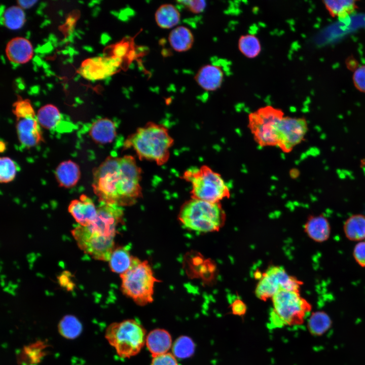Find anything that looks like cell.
I'll list each match as a JSON object with an SVG mask.
<instances>
[{
  "instance_id": "cell-1",
  "label": "cell",
  "mask_w": 365,
  "mask_h": 365,
  "mask_svg": "<svg viewBox=\"0 0 365 365\" xmlns=\"http://www.w3.org/2000/svg\"><path fill=\"white\" fill-rule=\"evenodd\" d=\"M142 170L132 156H111L93 170L92 188L99 202L130 206L142 195Z\"/></svg>"
},
{
  "instance_id": "cell-2",
  "label": "cell",
  "mask_w": 365,
  "mask_h": 365,
  "mask_svg": "<svg viewBox=\"0 0 365 365\" xmlns=\"http://www.w3.org/2000/svg\"><path fill=\"white\" fill-rule=\"evenodd\" d=\"M95 220L87 226L78 225L71 231L78 246L92 258L108 261L114 250L117 226L123 209L116 204L100 202Z\"/></svg>"
},
{
  "instance_id": "cell-3",
  "label": "cell",
  "mask_w": 365,
  "mask_h": 365,
  "mask_svg": "<svg viewBox=\"0 0 365 365\" xmlns=\"http://www.w3.org/2000/svg\"><path fill=\"white\" fill-rule=\"evenodd\" d=\"M173 144L174 139L166 126L148 122L127 137L123 147L132 148L140 160L154 161L161 166L168 161Z\"/></svg>"
},
{
  "instance_id": "cell-4",
  "label": "cell",
  "mask_w": 365,
  "mask_h": 365,
  "mask_svg": "<svg viewBox=\"0 0 365 365\" xmlns=\"http://www.w3.org/2000/svg\"><path fill=\"white\" fill-rule=\"evenodd\" d=\"M178 220L186 228L199 232L218 231L226 221V214L219 203L191 199L183 204Z\"/></svg>"
},
{
  "instance_id": "cell-5",
  "label": "cell",
  "mask_w": 365,
  "mask_h": 365,
  "mask_svg": "<svg viewBox=\"0 0 365 365\" xmlns=\"http://www.w3.org/2000/svg\"><path fill=\"white\" fill-rule=\"evenodd\" d=\"M121 278L122 293L136 304L144 306L153 301L155 284L159 280L147 261L133 257L130 268Z\"/></svg>"
},
{
  "instance_id": "cell-6",
  "label": "cell",
  "mask_w": 365,
  "mask_h": 365,
  "mask_svg": "<svg viewBox=\"0 0 365 365\" xmlns=\"http://www.w3.org/2000/svg\"><path fill=\"white\" fill-rule=\"evenodd\" d=\"M182 178L191 184V199L220 203L230 196L229 188L220 174L207 166L190 168L184 173Z\"/></svg>"
},
{
  "instance_id": "cell-7",
  "label": "cell",
  "mask_w": 365,
  "mask_h": 365,
  "mask_svg": "<svg viewBox=\"0 0 365 365\" xmlns=\"http://www.w3.org/2000/svg\"><path fill=\"white\" fill-rule=\"evenodd\" d=\"M105 337L120 357L130 358L140 352L145 343L147 335L139 322L128 319L110 324Z\"/></svg>"
},
{
  "instance_id": "cell-8",
  "label": "cell",
  "mask_w": 365,
  "mask_h": 365,
  "mask_svg": "<svg viewBox=\"0 0 365 365\" xmlns=\"http://www.w3.org/2000/svg\"><path fill=\"white\" fill-rule=\"evenodd\" d=\"M272 301L271 321L276 327L302 324L312 308L299 291H280L272 298Z\"/></svg>"
},
{
  "instance_id": "cell-9",
  "label": "cell",
  "mask_w": 365,
  "mask_h": 365,
  "mask_svg": "<svg viewBox=\"0 0 365 365\" xmlns=\"http://www.w3.org/2000/svg\"><path fill=\"white\" fill-rule=\"evenodd\" d=\"M284 113L271 105L262 107L248 116V127L262 147L277 146V127Z\"/></svg>"
},
{
  "instance_id": "cell-10",
  "label": "cell",
  "mask_w": 365,
  "mask_h": 365,
  "mask_svg": "<svg viewBox=\"0 0 365 365\" xmlns=\"http://www.w3.org/2000/svg\"><path fill=\"white\" fill-rule=\"evenodd\" d=\"M301 284L300 281L288 274L283 267L272 266L263 274L255 293L259 299L266 301L281 290L299 291Z\"/></svg>"
},
{
  "instance_id": "cell-11",
  "label": "cell",
  "mask_w": 365,
  "mask_h": 365,
  "mask_svg": "<svg viewBox=\"0 0 365 365\" xmlns=\"http://www.w3.org/2000/svg\"><path fill=\"white\" fill-rule=\"evenodd\" d=\"M308 131L304 118L284 116L277 127V145L284 152H289L303 139Z\"/></svg>"
},
{
  "instance_id": "cell-12",
  "label": "cell",
  "mask_w": 365,
  "mask_h": 365,
  "mask_svg": "<svg viewBox=\"0 0 365 365\" xmlns=\"http://www.w3.org/2000/svg\"><path fill=\"white\" fill-rule=\"evenodd\" d=\"M122 62L111 56L88 58L82 63L79 73L88 80H103L116 72Z\"/></svg>"
},
{
  "instance_id": "cell-13",
  "label": "cell",
  "mask_w": 365,
  "mask_h": 365,
  "mask_svg": "<svg viewBox=\"0 0 365 365\" xmlns=\"http://www.w3.org/2000/svg\"><path fill=\"white\" fill-rule=\"evenodd\" d=\"M18 140L24 148H30L44 141L36 115L16 118Z\"/></svg>"
},
{
  "instance_id": "cell-14",
  "label": "cell",
  "mask_w": 365,
  "mask_h": 365,
  "mask_svg": "<svg viewBox=\"0 0 365 365\" xmlns=\"http://www.w3.org/2000/svg\"><path fill=\"white\" fill-rule=\"evenodd\" d=\"M68 211L76 221L82 226H87L96 218L97 208L92 200L86 195H81L79 199L72 200Z\"/></svg>"
},
{
  "instance_id": "cell-15",
  "label": "cell",
  "mask_w": 365,
  "mask_h": 365,
  "mask_svg": "<svg viewBox=\"0 0 365 365\" xmlns=\"http://www.w3.org/2000/svg\"><path fill=\"white\" fill-rule=\"evenodd\" d=\"M198 85L207 91H214L222 86L224 72L219 65L207 64L202 66L194 77Z\"/></svg>"
},
{
  "instance_id": "cell-16",
  "label": "cell",
  "mask_w": 365,
  "mask_h": 365,
  "mask_svg": "<svg viewBox=\"0 0 365 365\" xmlns=\"http://www.w3.org/2000/svg\"><path fill=\"white\" fill-rule=\"evenodd\" d=\"M36 117L40 125L48 130L66 132L72 130L63 125L64 121L62 116L58 108L53 104L41 107L37 112Z\"/></svg>"
},
{
  "instance_id": "cell-17",
  "label": "cell",
  "mask_w": 365,
  "mask_h": 365,
  "mask_svg": "<svg viewBox=\"0 0 365 365\" xmlns=\"http://www.w3.org/2000/svg\"><path fill=\"white\" fill-rule=\"evenodd\" d=\"M117 125L111 119L101 118L90 126L89 135L96 143L105 144L112 142L117 135Z\"/></svg>"
},
{
  "instance_id": "cell-18",
  "label": "cell",
  "mask_w": 365,
  "mask_h": 365,
  "mask_svg": "<svg viewBox=\"0 0 365 365\" xmlns=\"http://www.w3.org/2000/svg\"><path fill=\"white\" fill-rule=\"evenodd\" d=\"M33 54V47L31 43L23 37H16L11 39L6 46V56L9 61L14 63H25L31 60Z\"/></svg>"
},
{
  "instance_id": "cell-19",
  "label": "cell",
  "mask_w": 365,
  "mask_h": 365,
  "mask_svg": "<svg viewBox=\"0 0 365 365\" xmlns=\"http://www.w3.org/2000/svg\"><path fill=\"white\" fill-rule=\"evenodd\" d=\"M145 344L153 357L168 352L172 348V338L166 330L156 328L147 335Z\"/></svg>"
},
{
  "instance_id": "cell-20",
  "label": "cell",
  "mask_w": 365,
  "mask_h": 365,
  "mask_svg": "<svg viewBox=\"0 0 365 365\" xmlns=\"http://www.w3.org/2000/svg\"><path fill=\"white\" fill-rule=\"evenodd\" d=\"M304 231L311 239L317 242H322L328 239L331 227L327 219L324 215H311L304 225Z\"/></svg>"
},
{
  "instance_id": "cell-21",
  "label": "cell",
  "mask_w": 365,
  "mask_h": 365,
  "mask_svg": "<svg viewBox=\"0 0 365 365\" xmlns=\"http://www.w3.org/2000/svg\"><path fill=\"white\" fill-rule=\"evenodd\" d=\"M55 175L59 186L70 188L75 186L79 181L81 176L80 169L75 162L65 161L58 165Z\"/></svg>"
},
{
  "instance_id": "cell-22",
  "label": "cell",
  "mask_w": 365,
  "mask_h": 365,
  "mask_svg": "<svg viewBox=\"0 0 365 365\" xmlns=\"http://www.w3.org/2000/svg\"><path fill=\"white\" fill-rule=\"evenodd\" d=\"M168 42L174 50L183 52L188 51L192 47L194 38L189 28L184 26H178L169 33Z\"/></svg>"
},
{
  "instance_id": "cell-23",
  "label": "cell",
  "mask_w": 365,
  "mask_h": 365,
  "mask_svg": "<svg viewBox=\"0 0 365 365\" xmlns=\"http://www.w3.org/2000/svg\"><path fill=\"white\" fill-rule=\"evenodd\" d=\"M180 17L178 10L170 4L161 5L155 14L157 24L163 29H169L175 26L179 23Z\"/></svg>"
},
{
  "instance_id": "cell-24",
  "label": "cell",
  "mask_w": 365,
  "mask_h": 365,
  "mask_svg": "<svg viewBox=\"0 0 365 365\" xmlns=\"http://www.w3.org/2000/svg\"><path fill=\"white\" fill-rule=\"evenodd\" d=\"M133 257L126 246L114 249L108 261L111 270L120 274L124 273L130 268Z\"/></svg>"
},
{
  "instance_id": "cell-25",
  "label": "cell",
  "mask_w": 365,
  "mask_h": 365,
  "mask_svg": "<svg viewBox=\"0 0 365 365\" xmlns=\"http://www.w3.org/2000/svg\"><path fill=\"white\" fill-rule=\"evenodd\" d=\"M344 231L346 237L352 241H359L365 239V215L354 214L345 221Z\"/></svg>"
},
{
  "instance_id": "cell-26",
  "label": "cell",
  "mask_w": 365,
  "mask_h": 365,
  "mask_svg": "<svg viewBox=\"0 0 365 365\" xmlns=\"http://www.w3.org/2000/svg\"><path fill=\"white\" fill-rule=\"evenodd\" d=\"M332 324V319L326 312L316 311L313 312L309 317L307 327L312 335L320 336L326 333Z\"/></svg>"
},
{
  "instance_id": "cell-27",
  "label": "cell",
  "mask_w": 365,
  "mask_h": 365,
  "mask_svg": "<svg viewBox=\"0 0 365 365\" xmlns=\"http://www.w3.org/2000/svg\"><path fill=\"white\" fill-rule=\"evenodd\" d=\"M1 22L10 29L21 28L25 22V14L23 9L19 6H13L5 9L1 15Z\"/></svg>"
},
{
  "instance_id": "cell-28",
  "label": "cell",
  "mask_w": 365,
  "mask_h": 365,
  "mask_svg": "<svg viewBox=\"0 0 365 365\" xmlns=\"http://www.w3.org/2000/svg\"><path fill=\"white\" fill-rule=\"evenodd\" d=\"M238 48L244 56L249 59L258 57L262 50L259 39L253 34L241 35L238 41Z\"/></svg>"
},
{
  "instance_id": "cell-29",
  "label": "cell",
  "mask_w": 365,
  "mask_h": 365,
  "mask_svg": "<svg viewBox=\"0 0 365 365\" xmlns=\"http://www.w3.org/2000/svg\"><path fill=\"white\" fill-rule=\"evenodd\" d=\"M356 1L351 0L323 1V3L332 17H345L352 13L357 8Z\"/></svg>"
},
{
  "instance_id": "cell-30",
  "label": "cell",
  "mask_w": 365,
  "mask_h": 365,
  "mask_svg": "<svg viewBox=\"0 0 365 365\" xmlns=\"http://www.w3.org/2000/svg\"><path fill=\"white\" fill-rule=\"evenodd\" d=\"M82 324L79 320L72 315L63 317L58 324V331L65 338L73 339L78 337L82 332Z\"/></svg>"
},
{
  "instance_id": "cell-31",
  "label": "cell",
  "mask_w": 365,
  "mask_h": 365,
  "mask_svg": "<svg viewBox=\"0 0 365 365\" xmlns=\"http://www.w3.org/2000/svg\"><path fill=\"white\" fill-rule=\"evenodd\" d=\"M195 350V345L194 341L186 336L177 338L172 346V354L176 357L181 359L192 356Z\"/></svg>"
},
{
  "instance_id": "cell-32",
  "label": "cell",
  "mask_w": 365,
  "mask_h": 365,
  "mask_svg": "<svg viewBox=\"0 0 365 365\" xmlns=\"http://www.w3.org/2000/svg\"><path fill=\"white\" fill-rule=\"evenodd\" d=\"M0 164V182L8 183L13 180L18 171L17 163L8 157H3Z\"/></svg>"
},
{
  "instance_id": "cell-33",
  "label": "cell",
  "mask_w": 365,
  "mask_h": 365,
  "mask_svg": "<svg viewBox=\"0 0 365 365\" xmlns=\"http://www.w3.org/2000/svg\"><path fill=\"white\" fill-rule=\"evenodd\" d=\"M133 44L132 41L127 39L121 41L113 45L110 56L119 59L122 61L124 59L129 57L130 52L132 51Z\"/></svg>"
},
{
  "instance_id": "cell-34",
  "label": "cell",
  "mask_w": 365,
  "mask_h": 365,
  "mask_svg": "<svg viewBox=\"0 0 365 365\" xmlns=\"http://www.w3.org/2000/svg\"><path fill=\"white\" fill-rule=\"evenodd\" d=\"M12 112L16 118L35 115L34 109L28 99L19 98L13 105Z\"/></svg>"
},
{
  "instance_id": "cell-35",
  "label": "cell",
  "mask_w": 365,
  "mask_h": 365,
  "mask_svg": "<svg viewBox=\"0 0 365 365\" xmlns=\"http://www.w3.org/2000/svg\"><path fill=\"white\" fill-rule=\"evenodd\" d=\"M187 10L194 14H199L204 11L206 7V2L203 0H187L177 1Z\"/></svg>"
},
{
  "instance_id": "cell-36",
  "label": "cell",
  "mask_w": 365,
  "mask_h": 365,
  "mask_svg": "<svg viewBox=\"0 0 365 365\" xmlns=\"http://www.w3.org/2000/svg\"><path fill=\"white\" fill-rule=\"evenodd\" d=\"M353 82L359 91L365 93V65L358 67L353 75Z\"/></svg>"
},
{
  "instance_id": "cell-37",
  "label": "cell",
  "mask_w": 365,
  "mask_h": 365,
  "mask_svg": "<svg viewBox=\"0 0 365 365\" xmlns=\"http://www.w3.org/2000/svg\"><path fill=\"white\" fill-rule=\"evenodd\" d=\"M151 365H178V363L176 357L167 352L153 356Z\"/></svg>"
},
{
  "instance_id": "cell-38",
  "label": "cell",
  "mask_w": 365,
  "mask_h": 365,
  "mask_svg": "<svg viewBox=\"0 0 365 365\" xmlns=\"http://www.w3.org/2000/svg\"><path fill=\"white\" fill-rule=\"evenodd\" d=\"M353 255L357 264L365 267V241H359L355 245Z\"/></svg>"
},
{
  "instance_id": "cell-39",
  "label": "cell",
  "mask_w": 365,
  "mask_h": 365,
  "mask_svg": "<svg viewBox=\"0 0 365 365\" xmlns=\"http://www.w3.org/2000/svg\"><path fill=\"white\" fill-rule=\"evenodd\" d=\"M231 310L232 313L238 316L244 315L246 311L245 304L240 300H235L231 304Z\"/></svg>"
},
{
  "instance_id": "cell-40",
  "label": "cell",
  "mask_w": 365,
  "mask_h": 365,
  "mask_svg": "<svg viewBox=\"0 0 365 365\" xmlns=\"http://www.w3.org/2000/svg\"><path fill=\"white\" fill-rule=\"evenodd\" d=\"M37 2V1L19 0L17 1L18 6L23 9H29L32 7Z\"/></svg>"
},
{
  "instance_id": "cell-41",
  "label": "cell",
  "mask_w": 365,
  "mask_h": 365,
  "mask_svg": "<svg viewBox=\"0 0 365 365\" xmlns=\"http://www.w3.org/2000/svg\"><path fill=\"white\" fill-rule=\"evenodd\" d=\"M6 149V144L5 142L2 140L0 141V151L1 153L4 152Z\"/></svg>"
},
{
  "instance_id": "cell-42",
  "label": "cell",
  "mask_w": 365,
  "mask_h": 365,
  "mask_svg": "<svg viewBox=\"0 0 365 365\" xmlns=\"http://www.w3.org/2000/svg\"><path fill=\"white\" fill-rule=\"evenodd\" d=\"M361 166H365V159H362L361 160Z\"/></svg>"
}]
</instances>
